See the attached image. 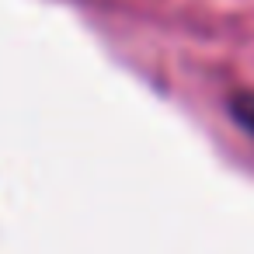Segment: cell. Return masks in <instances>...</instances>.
<instances>
[{
  "instance_id": "obj_1",
  "label": "cell",
  "mask_w": 254,
  "mask_h": 254,
  "mask_svg": "<svg viewBox=\"0 0 254 254\" xmlns=\"http://www.w3.org/2000/svg\"><path fill=\"white\" fill-rule=\"evenodd\" d=\"M230 108H233V115H237V122L254 136V91H247V94H237L233 101H230Z\"/></svg>"
}]
</instances>
